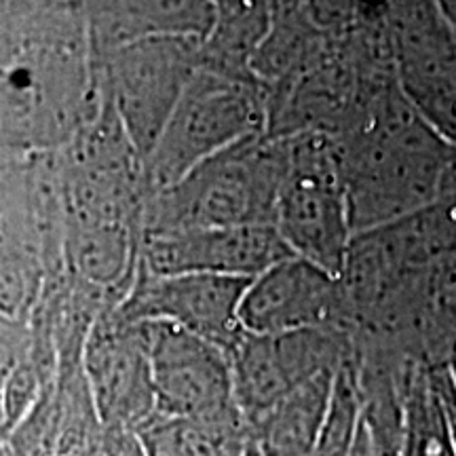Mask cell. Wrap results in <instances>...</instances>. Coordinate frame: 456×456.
Segmentation results:
<instances>
[{"label": "cell", "mask_w": 456, "mask_h": 456, "mask_svg": "<svg viewBox=\"0 0 456 456\" xmlns=\"http://www.w3.org/2000/svg\"><path fill=\"white\" fill-rule=\"evenodd\" d=\"M332 140L355 235L429 208L456 171V148L414 110L397 83Z\"/></svg>", "instance_id": "cell-1"}, {"label": "cell", "mask_w": 456, "mask_h": 456, "mask_svg": "<svg viewBox=\"0 0 456 456\" xmlns=\"http://www.w3.org/2000/svg\"><path fill=\"white\" fill-rule=\"evenodd\" d=\"M285 174V135L265 134L239 142L148 199L144 237L195 228L275 224Z\"/></svg>", "instance_id": "cell-2"}, {"label": "cell", "mask_w": 456, "mask_h": 456, "mask_svg": "<svg viewBox=\"0 0 456 456\" xmlns=\"http://www.w3.org/2000/svg\"><path fill=\"white\" fill-rule=\"evenodd\" d=\"M269 112L258 77L199 68L144 159L148 199L239 142L269 134Z\"/></svg>", "instance_id": "cell-3"}, {"label": "cell", "mask_w": 456, "mask_h": 456, "mask_svg": "<svg viewBox=\"0 0 456 456\" xmlns=\"http://www.w3.org/2000/svg\"><path fill=\"white\" fill-rule=\"evenodd\" d=\"M288 138V174L275 226L294 256L342 277L353 237L351 209L334 140L319 131Z\"/></svg>", "instance_id": "cell-4"}, {"label": "cell", "mask_w": 456, "mask_h": 456, "mask_svg": "<svg viewBox=\"0 0 456 456\" xmlns=\"http://www.w3.org/2000/svg\"><path fill=\"white\" fill-rule=\"evenodd\" d=\"M203 38L152 37L104 57V102L121 121L142 163L155 148L180 95L201 68Z\"/></svg>", "instance_id": "cell-5"}, {"label": "cell", "mask_w": 456, "mask_h": 456, "mask_svg": "<svg viewBox=\"0 0 456 456\" xmlns=\"http://www.w3.org/2000/svg\"><path fill=\"white\" fill-rule=\"evenodd\" d=\"M387 21L399 89L456 148V28L440 3L389 4Z\"/></svg>", "instance_id": "cell-6"}, {"label": "cell", "mask_w": 456, "mask_h": 456, "mask_svg": "<svg viewBox=\"0 0 456 456\" xmlns=\"http://www.w3.org/2000/svg\"><path fill=\"white\" fill-rule=\"evenodd\" d=\"M353 349V336L340 330H300L285 334L245 332L228 351L235 402L243 419L256 420L302 383L326 370H338Z\"/></svg>", "instance_id": "cell-7"}, {"label": "cell", "mask_w": 456, "mask_h": 456, "mask_svg": "<svg viewBox=\"0 0 456 456\" xmlns=\"http://www.w3.org/2000/svg\"><path fill=\"white\" fill-rule=\"evenodd\" d=\"M83 370L106 431L138 433L157 416L148 322L102 313L85 342Z\"/></svg>", "instance_id": "cell-8"}, {"label": "cell", "mask_w": 456, "mask_h": 456, "mask_svg": "<svg viewBox=\"0 0 456 456\" xmlns=\"http://www.w3.org/2000/svg\"><path fill=\"white\" fill-rule=\"evenodd\" d=\"M252 279L220 275H155L138 262L125 298L112 306L127 322H165L231 351L245 334L239 319Z\"/></svg>", "instance_id": "cell-9"}, {"label": "cell", "mask_w": 456, "mask_h": 456, "mask_svg": "<svg viewBox=\"0 0 456 456\" xmlns=\"http://www.w3.org/2000/svg\"><path fill=\"white\" fill-rule=\"evenodd\" d=\"M148 323L157 414L218 419L241 412L235 402L228 351L171 323Z\"/></svg>", "instance_id": "cell-10"}, {"label": "cell", "mask_w": 456, "mask_h": 456, "mask_svg": "<svg viewBox=\"0 0 456 456\" xmlns=\"http://www.w3.org/2000/svg\"><path fill=\"white\" fill-rule=\"evenodd\" d=\"M239 319L249 334L300 330L353 332L351 306L340 277L298 256L279 262L249 281Z\"/></svg>", "instance_id": "cell-11"}, {"label": "cell", "mask_w": 456, "mask_h": 456, "mask_svg": "<svg viewBox=\"0 0 456 456\" xmlns=\"http://www.w3.org/2000/svg\"><path fill=\"white\" fill-rule=\"evenodd\" d=\"M288 258H294V254L275 224L195 228L146 235L140 249V265L155 275L197 273L256 279Z\"/></svg>", "instance_id": "cell-12"}, {"label": "cell", "mask_w": 456, "mask_h": 456, "mask_svg": "<svg viewBox=\"0 0 456 456\" xmlns=\"http://www.w3.org/2000/svg\"><path fill=\"white\" fill-rule=\"evenodd\" d=\"M336 370H326L288 393L249 427L260 456H315L332 395Z\"/></svg>", "instance_id": "cell-13"}, {"label": "cell", "mask_w": 456, "mask_h": 456, "mask_svg": "<svg viewBox=\"0 0 456 456\" xmlns=\"http://www.w3.org/2000/svg\"><path fill=\"white\" fill-rule=\"evenodd\" d=\"M148 456H248L249 425L241 412L218 419L152 416L138 431Z\"/></svg>", "instance_id": "cell-14"}, {"label": "cell", "mask_w": 456, "mask_h": 456, "mask_svg": "<svg viewBox=\"0 0 456 456\" xmlns=\"http://www.w3.org/2000/svg\"><path fill=\"white\" fill-rule=\"evenodd\" d=\"M399 456H456L436 363L414 362L403 383Z\"/></svg>", "instance_id": "cell-15"}, {"label": "cell", "mask_w": 456, "mask_h": 456, "mask_svg": "<svg viewBox=\"0 0 456 456\" xmlns=\"http://www.w3.org/2000/svg\"><path fill=\"white\" fill-rule=\"evenodd\" d=\"M363 412H366V403H363L357 357L355 349H351L340 368L336 370L326 423H323L315 456H349L363 427Z\"/></svg>", "instance_id": "cell-16"}, {"label": "cell", "mask_w": 456, "mask_h": 456, "mask_svg": "<svg viewBox=\"0 0 456 456\" xmlns=\"http://www.w3.org/2000/svg\"><path fill=\"white\" fill-rule=\"evenodd\" d=\"M362 391L374 456H399L403 380L395 374H366L362 376Z\"/></svg>", "instance_id": "cell-17"}, {"label": "cell", "mask_w": 456, "mask_h": 456, "mask_svg": "<svg viewBox=\"0 0 456 456\" xmlns=\"http://www.w3.org/2000/svg\"><path fill=\"white\" fill-rule=\"evenodd\" d=\"M7 456H55L64 444V414L55 380L34 403L30 412L0 437Z\"/></svg>", "instance_id": "cell-18"}, {"label": "cell", "mask_w": 456, "mask_h": 456, "mask_svg": "<svg viewBox=\"0 0 456 456\" xmlns=\"http://www.w3.org/2000/svg\"><path fill=\"white\" fill-rule=\"evenodd\" d=\"M32 332L28 323L11 322L0 315V425H3V397L7 383L17 368V363L26 357L30 349Z\"/></svg>", "instance_id": "cell-19"}, {"label": "cell", "mask_w": 456, "mask_h": 456, "mask_svg": "<svg viewBox=\"0 0 456 456\" xmlns=\"http://www.w3.org/2000/svg\"><path fill=\"white\" fill-rule=\"evenodd\" d=\"M436 380L444 402V410H446L450 436H452L456 454V380L446 366H436Z\"/></svg>", "instance_id": "cell-20"}, {"label": "cell", "mask_w": 456, "mask_h": 456, "mask_svg": "<svg viewBox=\"0 0 456 456\" xmlns=\"http://www.w3.org/2000/svg\"><path fill=\"white\" fill-rule=\"evenodd\" d=\"M106 456H148L138 433L106 431Z\"/></svg>", "instance_id": "cell-21"}, {"label": "cell", "mask_w": 456, "mask_h": 456, "mask_svg": "<svg viewBox=\"0 0 456 456\" xmlns=\"http://www.w3.org/2000/svg\"><path fill=\"white\" fill-rule=\"evenodd\" d=\"M349 456H374V452H372V437H370L366 419H363V427H362V431H359L357 442H355V446H353Z\"/></svg>", "instance_id": "cell-22"}, {"label": "cell", "mask_w": 456, "mask_h": 456, "mask_svg": "<svg viewBox=\"0 0 456 456\" xmlns=\"http://www.w3.org/2000/svg\"><path fill=\"white\" fill-rule=\"evenodd\" d=\"M440 7L444 11V15H446V20L456 28V0L454 3H440Z\"/></svg>", "instance_id": "cell-23"}, {"label": "cell", "mask_w": 456, "mask_h": 456, "mask_svg": "<svg viewBox=\"0 0 456 456\" xmlns=\"http://www.w3.org/2000/svg\"><path fill=\"white\" fill-rule=\"evenodd\" d=\"M248 456H260L258 452H256V450H254V446L252 448H249V452H248Z\"/></svg>", "instance_id": "cell-24"}, {"label": "cell", "mask_w": 456, "mask_h": 456, "mask_svg": "<svg viewBox=\"0 0 456 456\" xmlns=\"http://www.w3.org/2000/svg\"><path fill=\"white\" fill-rule=\"evenodd\" d=\"M0 456H7V452H4V446H3V442H0Z\"/></svg>", "instance_id": "cell-25"}, {"label": "cell", "mask_w": 456, "mask_h": 456, "mask_svg": "<svg viewBox=\"0 0 456 456\" xmlns=\"http://www.w3.org/2000/svg\"><path fill=\"white\" fill-rule=\"evenodd\" d=\"M55 456H74V454H55Z\"/></svg>", "instance_id": "cell-26"}]
</instances>
